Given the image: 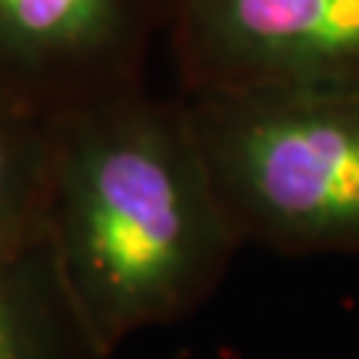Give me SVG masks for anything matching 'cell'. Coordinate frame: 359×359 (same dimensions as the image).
Instances as JSON below:
<instances>
[{
  "mask_svg": "<svg viewBox=\"0 0 359 359\" xmlns=\"http://www.w3.org/2000/svg\"><path fill=\"white\" fill-rule=\"evenodd\" d=\"M43 234L112 357L133 335L194 314L245 248L184 99H152L144 86L51 123Z\"/></svg>",
  "mask_w": 359,
  "mask_h": 359,
  "instance_id": "obj_1",
  "label": "cell"
},
{
  "mask_svg": "<svg viewBox=\"0 0 359 359\" xmlns=\"http://www.w3.org/2000/svg\"><path fill=\"white\" fill-rule=\"evenodd\" d=\"M184 104L243 245L359 253V93H187Z\"/></svg>",
  "mask_w": 359,
  "mask_h": 359,
  "instance_id": "obj_2",
  "label": "cell"
},
{
  "mask_svg": "<svg viewBox=\"0 0 359 359\" xmlns=\"http://www.w3.org/2000/svg\"><path fill=\"white\" fill-rule=\"evenodd\" d=\"M187 93H359V0H168Z\"/></svg>",
  "mask_w": 359,
  "mask_h": 359,
  "instance_id": "obj_3",
  "label": "cell"
},
{
  "mask_svg": "<svg viewBox=\"0 0 359 359\" xmlns=\"http://www.w3.org/2000/svg\"><path fill=\"white\" fill-rule=\"evenodd\" d=\"M168 0H0V93L56 117L142 88Z\"/></svg>",
  "mask_w": 359,
  "mask_h": 359,
  "instance_id": "obj_4",
  "label": "cell"
},
{
  "mask_svg": "<svg viewBox=\"0 0 359 359\" xmlns=\"http://www.w3.org/2000/svg\"><path fill=\"white\" fill-rule=\"evenodd\" d=\"M0 359H112L77 311L46 234L0 256Z\"/></svg>",
  "mask_w": 359,
  "mask_h": 359,
  "instance_id": "obj_5",
  "label": "cell"
},
{
  "mask_svg": "<svg viewBox=\"0 0 359 359\" xmlns=\"http://www.w3.org/2000/svg\"><path fill=\"white\" fill-rule=\"evenodd\" d=\"M51 123L0 93V256L43 234Z\"/></svg>",
  "mask_w": 359,
  "mask_h": 359,
  "instance_id": "obj_6",
  "label": "cell"
}]
</instances>
